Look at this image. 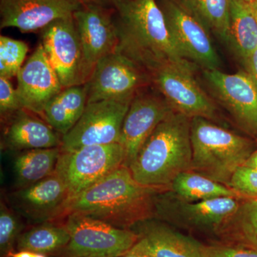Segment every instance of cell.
<instances>
[{"label": "cell", "mask_w": 257, "mask_h": 257, "mask_svg": "<svg viewBox=\"0 0 257 257\" xmlns=\"http://www.w3.org/2000/svg\"><path fill=\"white\" fill-rule=\"evenodd\" d=\"M113 20L116 50L150 75L171 64H192L177 50L157 0H116Z\"/></svg>", "instance_id": "6da1fadb"}, {"label": "cell", "mask_w": 257, "mask_h": 257, "mask_svg": "<svg viewBox=\"0 0 257 257\" xmlns=\"http://www.w3.org/2000/svg\"><path fill=\"white\" fill-rule=\"evenodd\" d=\"M169 189L138 183L128 167L122 165L72 198L65 216L80 213L116 227L130 229L154 219L157 194Z\"/></svg>", "instance_id": "7a4b0ae2"}, {"label": "cell", "mask_w": 257, "mask_h": 257, "mask_svg": "<svg viewBox=\"0 0 257 257\" xmlns=\"http://www.w3.org/2000/svg\"><path fill=\"white\" fill-rule=\"evenodd\" d=\"M191 119L173 111L154 130L128 166L138 183L170 189L177 176L191 170Z\"/></svg>", "instance_id": "3957f363"}, {"label": "cell", "mask_w": 257, "mask_h": 257, "mask_svg": "<svg viewBox=\"0 0 257 257\" xmlns=\"http://www.w3.org/2000/svg\"><path fill=\"white\" fill-rule=\"evenodd\" d=\"M191 171L227 186L235 171L252 154V144L211 120L191 119Z\"/></svg>", "instance_id": "277c9868"}, {"label": "cell", "mask_w": 257, "mask_h": 257, "mask_svg": "<svg viewBox=\"0 0 257 257\" xmlns=\"http://www.w3.org/2000/svg\"><path fill=\"white\" fill-rule=\"evenodd\" d=\"M63 219L70 236L62 251L64 257L117 256L130 250L139 239L134 230L116 227L80 213H69Z\"/></svg>", "instance_id": "5b68a950"}, {"label": "cell", "mask_w": 257, "mask_h": 257, "mask_svg": "<svg viewBox=\"0 0 257 257\" xmlns=\"http://www.w3.org/2000/svg\"><path fill=\"white\" fill-rule=\"evenodd\" d=\"M241 199L219 197L190 202L180 199L169 189L157 194L154 219L217 235L239 209Z\"/></svg>", "instance_id": "8992f818"}, {"label": "cell", "mask_w": 257, "mask_h": 257, "mask_svg": "<svg viewBox=\"0 0 257 257\" xmlns=\"http://www.w3.org/2000/svg\"><path fill=\"white\" fill-rule=\"evenodd\" d=\"M124 150L119 143L61 150L55 173L63 181L72 199L124 165Z\"/></svg>", "instance_id": "52a82bcc"}, {"label": "cell", "mask_w": 257, "mask_h": 257, "mask_svg": "<svg viewBox=\"0 0 257 257\" xmlns=\"http://www.w3.org/2000/svg\"><path fill=\"white\" fill-rule=\"evenodd\" d=\"M194 64H171L151 75L152 84L175 112L214 121L217 108L194 77Z\"/></svg>", "instance_id": "ba28073f"}, {"label": "cell", "mask_w": 257, "mask_h": 257, "mask_svg": "<svg viewBox=\"0 0 257 257\" xmlns=\"http://www.w3.org/2000/svg\"><path fill=\"white\" fill-rule=\"evenodd\" d=\"M87 103L131 99L152 85L151 75L117 50L98 62L86 83Z\"/></svg>", "instance_id": "9c48e42d"}, {"label": "cell", "mask_w": 257, "mask_h": 257, "mask_svg": "<svg viewBox=\"0 0 257 257\" xmlns=\"http://www.w3.org/2000/svg\"><path fill=\"white\" fill-rule=\"evenodd\" d=\"M131 99H108L87 103L80 119L62 136L61 150L119 142L121 126Z\"/></svg>", "instance_id": "30bf717a"}, {"label": "cell", "mask_w": 257, "mask_h": 257, "mask_svg": "<svg viewBox=\"0 0 257 257\" xmlns=\"http://www.w3.org/2000/svg\"><path fill=\"white\" fill-rule=\"evenodd\" d=\"M179 53L203 69H218L221 61L209 32L177 0H157Z\"/></svg>", "instance_id": "8fae6325"}, {"label": "cell", "mask_w": 257, "mask_h": 257, "mask_svg": "<svg viewBox=\"0 0 257 257\" xmlns=\"http://www.w3.org/2000/svg\"><path fill=\"white\" fill-rule=\"evenodd\" d=\"M40 32L42 46L62 87L85 84L82 45L73 16L55 20Z\"/></svg>", "instance_id": "7c38bea8"}, {"label": "cell", "mask_w": 257, "mask_h": 257, "mask_svg": "<svg viewBox=\"0 0 257 257\" xmlns=\"http://www.w3.org/2000/svg\"><path fill=\"white\" fill-rule=\"evenodd\" d=\"M173 111L152 84L134 96L123 121L119 142L125 152L124 166L128 167L147 139Z\"/></svg>", "instance_id": "4fadbf2b"}, {"label": "cell", "mask_w": 257, "mask_h": 257, "mask_svg": "<svg viewBox=\"0 0 257 257\" xmlns=\"http://www.w3.org/2000/svg\"><path fill=\"white\" fill-rule=\"evenodd\" d=\"M211 92L243 130L257 138V86L246 72L226 74L220 69L203 72Z\"/></svg>", "instance_id": "5bb4252c"}, {"label": "cell", "mask_w": 257, "mask_h": 257, "mask_svg": "<svg viewBox=\"0 0 257 257\" xmlns=\"http://www.w3.org/2000/svg\"><path fill=\"white\" fill-rule=\"evenodd\" d=\"M83 53L85 84L103 57L116 50L117 36L113 20V8L82 5L73 14Z\"/></svg>", "instance_id": "9a60e30c"}, {"label": "cell", "mask_w": 257, "mask_h": 257, "mask_svg": "<svg viewBox=\"0 0 257 257\" xmlns=\"http://www.w3.org/2000/svg\"><path fill=\"white\" fill-rule=\"evenodd\" d=\"M70 199L68 189L55 172L8 195L12 209L33 224L64 218Z\"/></svg>", "instance_id": "2e32d148"}, {"label": "cell", "mask_w": 257, "mask_h": 257, "mask_svg": "<svg viewBox=\"0 0 257 257\" xmlns=\"http://www.w3.org/2000/svg\"><path fill=\"white\" fill-rule=\"evenodd\" d=\"M17 78V92L23 109L42 118L47 103L64 89L41 43L24 64Z\"/></svg>", "instance_id": "e0dca14e"}, {"label": "cell", "mask_w": 257, "mask_h": 257, "mask_svg": "<svg viewBox=\"0 0 257 257\" xmlns=\"http://www.w3.org/2000/svg\"><path fill=\"white\" fill-rule=\"evenodd\" d=\"M82 6L77 0H0V28L40 32L55 20L73 16Z\"/></svg>", "instance_id": "ac0fdd59"}, {"label": "cell", "mask_w": 257, "mask_h": 257, "mask_svg": "<svg viewBox=\"0 0 257 257\" xmlns=\"http://www.w3.org/2000/svg\"><path fill=\"white\" fill-rule=\"evenodd\" d=\"M2 145L6 150L23 152L62 146V135L45 119L25 109L6 123Z\"/></svg>", "instance_id": "d6986e66"}, {"label": "cell", "mask_w": 257, "mask_h": 257, "mask_svg": "<svg viewBox=\"0 0 257 257\" xmlns=\"http://www.w3.org/2000/svg\"><path fill=\"white\" fill-rule=\"evenodd\" d=\"M138 241L152 257H204L202 245L156 219L135 225Z\"/></svg>", "instance_id": "ffe728a7"}, {"label": "cell", "mask_w": 257, "mask_h": 257, "mask_svg": "<svg viewBox=\"0 0 257 257\" xmlns=\"http://www.w3.org/2000/svg\"><path fill=\"white\" fill-rule=\"evenodd\" d=\"M87 104L85 84L64 88L47 103L42 119L64 136L77 124Z\"/></svg>", "instance_id": "44dd1931"}, {"label": "cell", "mask_w": 257, "mask_h": 257, "mask_svg": "<svg viewBox=\"0 0 257 257\" xmlns=\"http://www.w3.org/2000/svg\"><path fill=\"white\" fill-rule=\"evenodd\" d=\"M61 147L20 152L13 163L15 188L28 187L55 172Z\"/></svg>", "instance_id": "7402d4cb"}, {"label": "cell", "mask_w": 257, "mask_h": 257, "mask_svg": "<svg viewBox=\"0 0 257 257\" xmlns=\"http://www.w3.org/2000/svg\"><path fill=\"white\" fill-rule=\"evenodd\" d=\"M228 45L243 63L257 48V19L251 5L243 0H230Z\"/></svg>", "instance_id": "603a6c76"}, {"label": "cell", "mask_w": 257, "mask_h": 257, "mask_svg": "<svg viewBox=\"0 0 257 257\" xmlns=\"http://www.w3.org/2000/svg\"><path fill=\"white\" fill-rule=\"evenodd\" d=\"M70 236L64 224L47 221L34 224L20 234L17 242L18 251L50 254L62 251L68 244Z\"/></svg>", "instance_id": "cb8c5ba5"}, {"label": "cell", "mask_w": 257, "mask_h": 257, "mask_svg": "<svg viewBox=\"0 0 257 257\" xmlns=\"http://www.w3.org/2000/svg\"><path fill=\"white\" fill-rule=\"evenodd\" d=\"M170 190L180 199L190 202L219 197L241 199L228 186L191 170L182 172L177 176L171 184Z\"/></svg>", "instance_id": "d4e9b609"}, {"label": "cell", "mask_w": 257, "mask_h": 257, "mask_svg": "<svg viewBox=\"0 0 257 257\" xmlns=\"http://www.w3.org/2000/svg\"><path fill=\"white\" fill-rule=\"evenodd\" d=\"M217 235L224 243L242 245L257 251V199H241L239 209Z\"/></svg>", "instance_id": "484cf974"}, {"label": "cell", "mask_w": 257, "mask_h": 257, "mask_svg": "<svg viewBox=\"0 0 257 257\" xmlns=\"http://www.w3.org/2000/svg\"><path fill=\"white\" fill-rule=\"evenodd\" d=\"M209 32L229 44L230 0H177Z\"/></svg>", "instance_id": "4316f807"}, {"label": "cell", "mask_w": 257, "mask_h": 257, "mask_svg": "<svg viewBox=\"0 0 257 257\" xmlns=\"http://www.w3.org/2000/svg\"><path fill=\"white\" fill-rule=\"evenodd\" d=\"M29 47L28 44L11 37L0 36V77H17L23 67Z\"/></svg>", "instance_id": "83f0119b"}, {"label": "cell", "mask_w": 257, "mask_h": 257, "mask_svg": "<svg viewBox=\"0 0 257 257\" xmlns=\"http://www.w3.org/2000/svg\"><path fill=\"white\" fill-rule=\"evenodd\" d=\"M23 224L13 209L7 207L3 201L0 206V252L8 257L13 252L18 238L23 232Z\"/></svg>", "instance_id": "f1b7e54d"}, {"label": "cell", "mask_w": 257, "mask_h": 257, "mask_svg": "<svg viewBox=\"0 0 257 257\" xmlns=\"http://www.w3.org/2000/svg\"><path fill=\"white\" fill-rule=\"evenodd\" d=\"M227 186L241 199H257V170L241 166L235 171Z\"/></svg>", "instance_id": "f546056e"}, {"label": "cell", "mask_w": 257, "mask_h": 257, "mask_svg": "<svg viewBox=\"0 0 257 257\" xmlns=\"http://www.w3.org/2000/svg\"><path fill=\"white\" fill-rule=\"evenodd\" d=\"M23 109L17 89L10 79L0 77V116L5 124L18 111Z\"/></svg>", "instance_id": "4dcf8cb0"}, {"label": "cell", "mask_w": 257, "mask_h": 257, "mask_svg": "<svg viewBox=\"0 0 257 257\" xmlns=\"http://www.w3.org/2000/svg\"><path fill=\"white\" fill-rule=\"evenodd\" d=\"M202 250L204 257H257L256 250L234 243L202 245Z\"/></svg>", "instance_id": "1f68e13d"}, {"label": "cell", "mask_w": 257, "mask_h": 257, "mask_svg": "<svg viewBox=\"0 0 257 257\" xmlns=\"http://www.w3.org/2000/svg\"><path fill=\"white\" fill-rule=\"evenodd\" d=\"M139 240V239H138ZM114 257H152L139 241L126 252Z\"/></svg>", "instance_id": "d6a6232c"}, {"label": "cell", "mask_w": 257, "mask_h": 257, "mask_svg": "<svg viewBox=\"0 0 257 257\" xmlns=\"http://www.w3.org/2000/svg\"><path fill=\"white\" fill-rule=\"evenodd\" d=\"M243 64L247 69L248 74L251 76L257 86V48Z\"/></svg>", "instance_id": "836d02e7"}, {"label": "cell", "mask_w": 257, "mask_h": 257, "mask_svg": "<svg viewBox=\"0 0 257 257\" xmlns=\"http://www.w3.org/2000/svg\"><path fill=\"white\" fill-rule=\"evenodd\" d=\"M82 5H98V6L104 7V8H111L116 0H77Z\"/></svg>", "instance_id": "e575fe53"}, {"label": "cell", "mask_w": 257, "mask_h": 257, "mask_svg": "<svg viewBox=\"0 0 257 257\" xmlns=\"http://www.w3.org/2000/svg\"><path fill=\"white\" fill-rule=\"evenodd\" d=\"M8 257H47V256L43 253L22 250V251H18L16 252L13 251V252L10 253Z\"/></svg>", "instance_id": "d590c367"}, {"label": "cell", "mask_w": 257, "mask_h": 257, "mask_svg": "<svg viewBox=\"0 0 257 257\" xmlns=\"http://www.w3.org/2000/svg\"><path fill=\"white\" fill-rule=\"evenodd\" d=\"M243 165L257 170V150L252 152V154L250 155V157L245 162Z\"/></svg>", "instance_id": "8d00e7d4"}, {"label": "cell", "mask_w": 257, "mask_h": 257, "mask_svg": "<svg viewBox=\"0 0 257 257\" xmlns=\"http://www.w3.org/2000/svg\"><path fill=\"white\" fill-rule=\"evenodd\" d=\"M243 1L247 4L251 5V6L257 5V0H243Z\"/></svg>", "instance_id": "74e56055"}, {"label": "cell", "mask_w": 257, "mask_h": 257, "mask_svg": "<svg viewBox=\"0 0 257 257\" xmlns=\"http://www.w3.org/2000/svg\"><path fill=\"white\" fill-rule=\"evenodd\" d=\"M252 8H253V10H254L255 15H256L257 19V5H253V6H252Z\"/></svg>", "instance_id": "f35d334b"}]
</instances>
